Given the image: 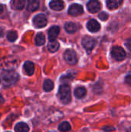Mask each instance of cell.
Here are the masks:
<instances>
[{"label":"cell","instance_id":"obj_17","mask_svg":"<svg viewBox=\"0 0 131 132\" xmlns=\"http://www.w3.org/2000/svg\"><path fill=\"white\" fill-rule=\"evenodd\" d=\"M86 94V90L84 87H79L74 91V95L76 98L81 99L84 97Z\"/></svg>","mask_w":131,"mask_h":132},{"label":"cell","instance_id":"obj_16","mask_svg":"<svg viewBox=\"0 0 131 132\" xmlns=\"http://www.w3.org/2000/svg\"><path fill=\"white\" fill-rule=\"evenodd\" d=\"M65 29L67 32L69 33H74L78 31L79 26L73 22H67L65 24Z\"/></svg>","mask_w":131,"mask_h":132},{"label":"cell","instance_id":"obj_4","mask_svg":"<svg viewBox=\"0 0 131 132\" xmlns=\"http://www.w3.org/2000/svg\"><path fill=\"white\" fill-rule=\"evenodd\" d=\"M111 55L116 60L121 61V60H124L125 59L127 54L122 47L113 46L111 50Z\"/></svg>","mask_w":131,"mask_h":132},{"label":"cell","instance_id":"obj_24","mask_svg":"<svg viewBox=\"0 0 131 132\" xmlns=\"http://www.w3.org/2000/svg\"><path fill=\"white\" fill-rule=\"evenodd\" d=\"M98 17H99V19H100V20H102V21H106V20L108 19L109 16H108V14H107V12H100V13L99 14Z\"/></svg>","mask_w":131,"mask_h":132},{"label":"cell","instance_id":"obj_1","mask_svg":"<svg viewBox=\"0 0 131 132\" xmlns=\"http://www.w3.org/2000/svg\"><path fill=\"white\" fill-rule=\"evenodd\" d=\"M19 80V74L14 70H5L2 73L1 81L3 86L10 87L15 84Z\"/></svg>","mask_w":131,"mask_h":132},{"label":"cell","instance_id":"obj_10","mask_svg":"<svg viewBox=\"0 0 131 132\" xmlns=\"http://www.w3.org/2000/svg\"><path fill=\"white\" fill-rule=\"evenodd\" d=\"M64 2L62 0H52L49 2V7L54 11H60L64 9Z\"/></svg>","mask_w":131,"mask_h":132},{"label":"cell","instance_id":"obj_25","mask_svg":"<svg viewBox=\"0 0 131 132\" xmlns=\"http://www.w3.org/2000/svg\"><path fill=\"white\" fill-rule=\"evenodd\" d=\"M124 44L126 46V47L131 51V39H127L125 42H124Z\"/></svg>","mask_w":131,"mask_h":132},{"label":"cell","instance_id":"obj_15","mask_svg":"<svg viewBox=\"0 0 131 132\" xmlns=\"http://www.w3.org/2000/svg\"><path fill=\"white\" fill-rule=\"evenodd\" d=\"M123 3V0H107V5L110 9L119 8Z\"/></svg>","mask_w":131,"mask_h":132},{"label":"cell","instance_id":"obj_19","mask_svg":"<svg viewBox=\"0 0 131 132\" xmlns=\"http://www.w3.org/2000/svg\"><path fill=\"white\" fill-rule=\"evenodd\" d=\"M59 48V43L56 40H51L48 44V50L49 52H56Z\"/></svg>","mask_w":131,"mask_h":132},{"label":"cell","instance_id":"obj_30","mask_svg":"<svg viewBox=\"0 0 131 132\" xmlns=\"http://www.w3.org/2000/svg\"><path fill=\"white\" fill-rule=\"evenodd\" d=\"M130 131H131V128H130Z\"/></svg>","mask_w":131,"mask_h":132},{"label":"cell","instance_id":"obj_22","mask_svg":"<svg viewBox=\"0 0 131 132\" xmlns=\"http://www.w3.org/2000/svg\"><path fill=\"white\" fill-rule=\"evenodd\" d=\"M71 129V126L69 125V123L65 121V122H63L62 124L59 125V130L60 131H68Z\"/></svg>","mask_w":131,"mask_h":132},{"label":"cell","instance_id":"obj_14","mask_svg":"<svg viewBox=\"0 0 131 132\" xmlns=\"http://www.w3.org/2000/svg\"><path fill=\"white\" fill-rule=\"evenodd\" d=\"M25 5V0H12L11 1V7L15 10L22 9Z\"/></svg>","mask_w":131,"mask_h":132},{"label":"cell","instance_id":"obj_21","mask_svg":"<svg viewBox=\"0 0 131 132\" xmlns=\"http://www.w3.org/2000/svg\"><path fill=\"white\" fill-rule=\"evenodd\" d=\"M53 87H54V84L53 83V81L51 80H46L44 81V84H43V89L46 92H49V91H51L53 89Z\"/></svg>","mask_w":131,"mask_h":132},{"label":"cell","instance_id":"obj_20","mask_svg":"<svg viewBox=\"0 0 131 132\" xmlns=\"http://www.w3.org/2000/svg\"><path fill=\"white\" fill-rule=\"evenodd\" d=\"M35 41H36V44L37 46H42L45 43V41H46L45 35L42 32H39L36 36Z\"/></svg>","mask_w":131,"mask_h":132},{"label":"cell","instance_id":"obj_26","mask_svg":"<svg viewBox=\"0 0 131 132\" xmlns=\"http://www.w3.org/2000/svg\"><path fill=\"white\" fill-rule=\"evenodd\" d=\"M125 82L131 86V74L130 75H127L125 78Z\"/></svg>","mask_w":131,"mask_h":132},{"label":"cell","instance_id":"obj_18","mask_svg":"<svg viewBox=\"0 0 131 132\" xmlns=\"http://www.w3.org/2000/svg\"><path fill=\"white\" fill-rule=\"evenodd\" d=\"M15 131L19 132H26L29 131V126L25 124V123H23V122H20V123H18L15 127Z\"/></svg>","mask_w":131,"mask_h":132},{"label":"cell","instance_id":"obj_5","mask_svg":"<svg viewBox=\"0 0 131 132\" xmlns=\"http://www.w3.org/2000/svg\"><path fill=\"white\" fill-rule=\"evenodd\" d=\"M63 56L67 63L70 65H75L77 63V60H78L77 54L73 50H67L64 53Z\"/></svg>","mask_w":131,"mask_h":132},{"label":"cell","instance_id":"obj_11","mask_svg":"<svg viewBox=\"0 0 131 132\" xmlns=\"http://www.w3.org/2000/svg\"><path fill=\"white\" fill-rule=\"evenodd\" d=\"M60 32V29L57 26H52L48 32V36H49V39L51 40H55L56 37L58 36L59 33Z\"/></svg>","mask_w":131,"mask_h":132},{"label":"cell","instance_id":"obj_23","mask_svg":"<svg viewBox=\"0 0 131 132\" xmlns=\"http://www.w3.org/2000/svg\"><path fill=\"white\" fill-rule=\"evenodd\" d=\"M7 38L10 42H15L18 38L17 32L15 31H9L7 34Z\"/></svg>","mask_w":131,"mask_h":132},{"label":"cell","instance_id":"obj_3","mask_svg":"<svg viewBox=\"0 0 131 132\" xmlns=\"http://www.w3.org/2000/svg\"><path fill=\"white\" fill-rule=\"evenodd\" d=\"M97 44V41L94 38L89 36H86L83 38L82 39V45L83 46L84 49L88 52L90 53L91 50L95 47Z\"/></svg>","mask_w":131,"mask_h":132},{"label":"cell","instance_id":"obj_28","mask_svg":"<svg viewBox=\"0 0 131 132\" xmlns=\"http://www.w3.org/2000/svg\"><path fill=\"white\" fill-rule=\"evenodd\" d=\"M3 102H4V98H3V97H2V96L0 94V104H2Z\"/></svg>","mask_w":131,"mask_h":132},{"label":"cell","instance_id":"obj_9","mask_svg":"<svg viewBox=\"0 0 131 132\" xmlns=\"http://www.w3.org/2000/svg\"><path fill=\"white\" fill-rule=\"evenodd\" d=\"M87 29L91 32H97L100 29V25L96 19H90L87 22Z\"/></svg>","mask_w":131,"mask_h":132},{"label":"cell","instance_id":"obj_29","mask_svg":"<svg viewBox=\"0 0 131 132\" xmlns=\"http://www.w3.org/2000/svg\"><path fill=\"white\" fill-rule=\"evenodd\" d=\"M3 10H4V7H3V5H1V4H0V14L3 12Z\"/></svg>","mask_w":131,"mask_h":132},{"label":"cell","instance_id":"obj_12","mask_svg":"<svg viewBox=\"0 0 131 132\" xmlns=\"http://www.w3.org/2000/svg\"><path fill=\"white\" fill-rule=\"evenodd\" d=\"M23 69L27 75L32 76L35 71V65L31 61H26L23 65Z\"/></svg>","mask_w":131,"mask_h":132},{"label":"cell","instance_id":"obj_6","mask_svg":"<svg viewBox=\"0 0 131 132\" xmlns=\"http://www.w3.org/2000/svg\"><path fill=\"white\" fill-rule=\"evenodd\" d=\"M47 24V19L43 14H39L33 18V25L36 28H42Z\"/></svg>","mask_w":131,"mask_h":132},{"label":"cell","instance_id":"obj_27","mask_svg":"<svg viewBox=\"0 0 131 132\" xmlns=\"http://www.w3.org/2000/svg\"><path fill=\"white\" fill-rule=\"evenodd\" d=\"M3 36H4V29L2 27H0V38H2Z\"/></svg>","mask_w":131,"mask_h":132},{"label":"cell","instance_id":"obj_8","mask_svg":"<svg viewBox=\"0 0 131 132\" xmlns=\"http://www.w3.org/2000/svg\"><path fill=\"white\" fill-rule=\"evenodd\" d=\"M83 12V6L79 5V4H73L70 5V7L69 8L68 10V13L71 15H81Z\"/></svg>","mask_w":131,"mask_h":132},{"label":"cell","instance_id":"obj_13","mask_svg":"<svg viewBox=\"0 0 131 132\" xmlns=\"http://www.w3.org/2000/svg\"><path fill=\"white\" fill-rule=\"evenodd\" d=\"M39 6V0H28L27 1V6L26 9L29 12H34L36 11Z\"/></svg>","mask_w":131,"mask_h":132},{"label":"cell","instance_id":"obj_7","mask_svg":"<svg viewBox=\"0 0 131 132\" xmlns=\"http://www.w3.org/2000/svg\"><path fill=\"white\" fill-rule=\"evenodd\" d=\"M87 9L90 12L96 13L101 9V4L98 0H90L87 3Z\"/></svg>","mask_w":131,"mask_h":132},{"label":"cell","instance_id":"obj_2","mask_svg":"<svg viewBox=\"0 0 131 132\" xmlns=\"http://www.w3.org/2000/svg\"><path fill=\"white\" fill-rule=\"evenodd\" d=\"M59 98L63 104H67L71 101V90L69 86L63 84L60 86L58 93Z\"/></svg>","mask_w":131,"mask_h":132}]
</instances>
